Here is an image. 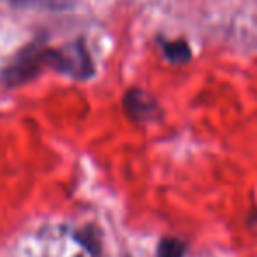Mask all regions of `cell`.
I'll return each instance as SVG.
<instances>
[{
  "instance_id": "obj_3",
  "label": "cell",
  "mask_w": 257,
  "mask_h": 257,
  "mask_svg": "<svg viewBox=\"0 0 257 257\" xmlns=\"http://www.w3.org/2000/svg\"><path fill=\"white\" fill-rule=\"evenodd\" d=\"M123 107L131 120L141 121V123L155 121L162 114V109L159 106L157 99L141 88L128 90L127 95L123 97Z\"/></svg>"
},
{
  "instance_id": "obj_2",
  "label": "cell",
  "mask_w": 257,
  "mask_h": 257,
  "mask_svg": "<svg viewBox=\"0 0 257 257\" xmlns=\"http://www.w3.org/2000/svg\"><path fill=\"white\" fill-rule=\"evenodd\" d=\"M46 67L76 79H88L93 76V64L81 39L60 50L46 48Z\"/></svg>"
},
{
  "instance_id": "obj_7",
  "label": "cell",
  "mask_w": 257,
  "mask_h": 257,
  "mask_svg": "<svg viewBox=\"0 0 257 257\" xmlns=\"http://www.w3.org/2000/svg\"><path fill=\"white\" fill-rule=\"evenodd\" d=\"M76 238H78L79 241H81L83 245H85L86 248H88L92 253H97V252H99V248H97V245H99V243H97L95 236H93V231H85L83 234H78V236H76Z\"/></svg>"
},
{
  "instance_id": "obj_6",
  "label": "cell",
  "mask_w": 257,
  "mask_h": 257,
  "mask_svg": "<svg viewBox=\"0 0 257 257\" xmlns=\"http://www.w3.org/2000/svg\"><path fill=\"white\" fill-rule=\"evenodd\" d=\"M185 245L176 238H164L159 243L157 257H183Z\"/></svg>"
},
{
  "instance_id": "obj_4",
  "label": "cell",
  "mask_w": 257,
  "mask_h": 257,
  "mask_svg": "<svg viewBox=\"0 0 257 257\" xmlns=\"http://www.w3.org/2000/svg\"><path fill=\"white\" fill-rule=\"evenodd\" d=\"M162 50H164V55L169 62L173 64H185V62L190 60L192 53H190V46L185 43L183 39L180 41H169V43H162Z\"/></svg>"
},
{
  "instance_id": "obj_1",
  "label": "cell",
  "mask_w": 257,
  "mask_h": 257,
  "mask_svg": "<svg viewBox=\"0 0 257 257\" xmlns=\"http://www.w3.org/2000/svg\"><path fill=\"white\" fill-rule=\"evenodd\" d=\"M43 67H46V46H44V39L39 37L34 43L27 44L13 58L11 64L2 71L0 79L8 88H16L36 79Z\"/></svg>"
},
{
  "instance_id": "obj_5",
  "label": "cell",
  "mask_w": 257,
  "mask_h": 257,
  "mask_svg": "<svg viewBox=\"0 0 257 257\" xmlns=\"http://www.w3.org/2000/svg\"><path fill=\"white\" fill-rule=\"evenodd\" d=\"M74 0H11L16 8H46L51 11H64L71 8Z\"/></svg>"
}]
</instances>
